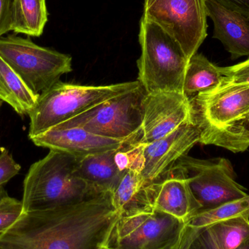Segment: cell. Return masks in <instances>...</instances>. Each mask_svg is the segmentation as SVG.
Returning <instances> with one entry per match:
<instances>
[{"label": "cell", "mask_w": 249, "mask_h": 249, "mask_svg": "<svg viewBox=\"0 0 249 249\" xmlns=\"http://www.w3.org/2000/svg\"><path fill=\"white\" fill-rule=\"evenodd\" d=\"M249 235V219L238 217L198 228H186L178 249H234Z\"/></svg>", "instance_id": "17"}, {"label": "cell", "mask_w": 249, "mask_h": 249, "mask_svg": "<svg viewBox=\"0 0 249 249\" xmlns=\"http://www.w3.org/2000/svg\"><path fill=\"white\" fill-rule=\"evenodd\" d=\"M146 93L140 86L55 127H81L98 136L137 143L140 139Z\"/></svg>", "instance_id": "8"}, {"label": "cell", "mask_w": 249, "mask_h": 249, "mask_svg": "<svg viewBox=\"0 0 249 249\" xmlns=\"http://www.w3.org/2000/svg\"><path fill=\"white\" fill-rule=\"evenodd\" d=\"M142 17L172 36L189 59L207 36L206 0H144Z\"/></svg>", "instance_id": "10"}, {"label": "cell", "mask_w": 249, "mask_h": 249, "mask_svg": "<svg viewBox=\"0 0 249 249\" xmlns=\"http://www.w3.org/2000/svg\"><path fill=\"white\" fill-rule=\"evenodd\" d=\"M130 151L125 144L118 149L79 158L74 174L101 193H112L131 167Z\"/></svg>", "instance_id": "16"}, {"label": "cell", "mask_w": 249, "mask_h": 249, "mask_svg": "<svg viewBox=\"0 0 249 249\" xmlns=\"http://www.w3.org/2000/svg\"><path fill=\"white\" fill-rule=\"evenodd\" d=\"M195 122L187 123L159 140L130 144L132 168L139 170L146 186L165 178L177 161L200 142Z\"/></svg>", "instance_id": "11"}, {"label": "cell", "mask_w": 249, "mask_h": 249, "mask_svg": "<svg viewBox=\"0 0 249 249\" xmlns=\"http://www.w3.org/2000/svg\"><path fill=\"white\" fill-rule=\"evenodd\" d=\"M234 249H249V235Z\"/></svg>", "instance_id": "28"}, {"label": "cell", "mask_w": 249, "mask_h": 249, "mask_svg": "<svg viewBox=\"0 0 249 249\" xmlns=\"http://www.w3.org/2000/svg\"><path fill=\"white\" fill-rule=\"evenodd\" d=\"M246 217L249 219V195L212 209L200 210L185 223L186 228L198 229L218 222Z\"/></svg>", "instance_id": "22"}, {"label": "cell", "mask_w": 249, "mask_h": 249, "mask_svg": "<svg viewBox=\"0 0 249 249\" xmlns=\"http://www.w3.org/2000/svg\"><path fill=\"white\" fill-rule=\"evenodd\" d=\"M174 168L181 171L201 210L212 209L248 196L245 187L236 179L232 162L225 158L199 159L181 157Z\"/></svg>", "instance_id": "9"}, {"label": "cell", "mask_w": 249, "mask_h": 249, "mask_svg": "<svg viewBox=\"0 0 249 249\" xmlns=\"http://www.w3.org/2000/svg\"><path fill=\"white\" fill-rule=\"evenodd\" d=\"M206 6L213 37L222 42L231 59L249 57V12L222 0H206Z\"/></svg>", "instance_id": "13"}, {"label": "cell", "mask_w": 249, "mask_h": 249, "mask_svg": "<svg viewBox=\"0 0 249 249\" xmlns=\"http://www.w3.org/2000/svg\"><path fill=\"white\" fill-rule=\"evenodd\" d=\"M0 106H1V102H0Z\"/></svg>", "instance_id": "31"}, {"label": "cell", "mask_w": 249, "mask_h": 249, "mask_svg": "<svg viewBox=\"0 0 249 249\" xmlns=\"http://www.w3.org/2000/svg\"><path fill=\"white\" fill-rule=\"evenodd\" d=\"M139 39L142 53L137 61L138 81L146 93H183L190 59L179 44L156 23L143 17Z\"/></svg>", "instance_id": "5"}, {"label": "cell", "mask_w": 249, "mask_h": 249, "mask_svg": "<svg viewBox=\"0 0 249 249\" xmlns=\"http://www.w3.org/2000/svg\"><path fill=\"white\" fill-rule=\"evenodd\" d=\"M222 80L249 86V57L246 61L229 67H219Z\"/></svg>", "instance_id": "24"}, {"label": "cell", "mask_w": 249, "mask_h": 249, "mask_svg": "<svg viewBox=\"0 0 249 249\" xmlns=\"http://www.w3.org/2000/svg\"><path fill=\"white\" fill-rule=\"evenodd\" d=\"M219 67L203 54L196 53L189 60L183 93L189 99L217 86L222 80Z\"/></svg>", "instance_id": "21"}, {"label": "cell", "mask_w": 249, "mask_h": 249, "mask_svg": "<svg viewBox=\"0 0 249 249\" xmlns=\"http://www.w3.org/2000/svg\"><path fill=\"white\" fill-rule=\"evenodd\" d=\"M185 223L150 206L124 212L107 246L110 249H178Z\"/></svg>", "instance_id": "7"}, {"label": "cell", "mask_w": 249, "mask_h": 249, "mask_svg": "<svg viewBox=\"0 0 249 249\" xmlns=\"http://www.w3.org/2000/svg\"><path fill=\"white\" fill-rule=\"evenodd\" d=\"M20 170L19 164L15 161L8 151L2 149L0 153V187L17 175Z\"/></svg>", "instance_id": "25"}, {"label": "cell", "mask_w": 249, "mask_h": 249, "mask_svg": "<svg viewBox=\"0 0 249 249\" xmlns=\"http://www.w3.org/2000/svg\"><path fill=\"white\" fill-rule=\"evenodd\" d=\"M140 86L138 80L100 86L58 82L39 95L36 104L28 114L30 118L29 139Z\"/></svg>", "instance_id": "4"}, {"label": "cell", "mask_w": 249, "mask_h": 249, "mask_svg": "<svg viewBox=\"0 0 249 249\" xmlns=\"http://www.w3.org/2000/svg\"><path fill=\"white\" fill-rule=\"evenodd\" d=\"M8 104L18 115H28L37 101L34 93L20 76L0 57V99Z\"/></svg>", "instance_id": "18"}, {"label": "cell", "mask_w": 249, "mask_h": 249, "mask_svg": "<svg viewBox=\"0 0 249 249\" xmlns=\"http://www.w3.org/2000/svg\"><path fill=\"white\" fill-rule=\"evenodd\" d=\"M148 190L151 208L184 223L201 210L188 180L177 168H173L165 178L149 186Z\"/></svg>", "instance_id": "14"}, {"label": "cell", "mask_w": 249, "mask_h": 249, "mask_svg": "<svg viewBox=\"0 0 249 249\" xmlns=\"http://www.w3.org/2000/svg\"><path fill=\"white\" fill-rule=\"evenodd\" d=\"M247 124H248V125L249 127V111L248 114H247Z\"/></svg>", "instance_id": "30"}, {"label": "cell", "mask_w": 249, "mask_h": 249, "mask_svg": "<svg viewBox=\"0 0 249 249\" xmlns=\"http://www.w3.org/2000/svg\"><path fill=\"white\" fill-rule=\"evenodd\" d=\"M23 212L21 200L4 196L0 199V234L10 228Z\"/></svg>", "instance_id": "23"}, {"label": "cell", "mask_w": 249, "mask_h": 249, "mask_svg": "<svg viewBox=\"0 0 249 249\" xmlns=\"http://www.w3.org/2000/svg\"><path fill=\"white\" fill-rule=\"evenodd\" d=\"M120 216L110 193L26 212L0 234V249H100Z\"/></svg>", "instance_id": "1"}, {"label": "cell", "mask_w": 249, "mask_h": 249, "mask_svg": "<svg viewBox=\"0 0 249 249\" xmlns=\"http://www.w3.org/2000/svg\"><path fill=\"white\" fill-rule=\"evenodd\" d=\"M36 146L85 158L120 149L126 142L93 134L81 127H53L31 139Z\"/></svg>", "instance_id": "15"}, {"label": "cell", "mask_w": 249, "mask_h": 249, "mask_svg": "<svg viewBox=\"0 0 249 249\" xmlns=\"http://www.w3.org/2000/svg\"><path fill=\"white\" fill-rule=\"evenodd\" d=\"M46 0H13L12 31L29 36H40L48 22Z\"/></svg>", "instance_id": "20"}, {"label": "cell", "mask_w": 249, "mask_h": 249, "mask_svg": "<svg viewBox=\"0 0 249 249\" xmlns=\"http://www.w3.org/2000/svg\"><path fill=\"white\" fill-rule=\"evenodd\" d=\"M228 4H232L241 10L249 12V0H222Z\"/></svg>", "instance_id": "27"}, {"label": "cell", "mask_w": 249, "mask_h": 249, "mask_svg": "<svg viewBox=\"0 0 249 249\" xmlns=\"http://www.w3.org/2000/svg\"><path fill=\"white\" fill-rule=\"evenodd\" d=\"M13 0H0V37L12 31Z\"/></svg>", "instance_id": "26"}, {"label": "cell", "mask_w": 249, "mask_h": 249, "mask_svg": "<svg viewBox=\"0 0 249 249\" xmlns=\"http://www.w3.org/2000/svg\"><path fill=\"white\" fill-rule=\"evenodd\" d=\"M193 120L203 145H213L234 153L249 147V86L221 80L190 99Z\"/></svg>", "instance_id": "2"}, {"label": "cell", "mask_w": 249, "mask_h": 249, "mask_svg": "<svg viewBox=\"0 0 249 249\" xmlns=\"http://www.w3.org/2000/svg\"><path fill=\"white\" fill-rule=\"evenodd\" d=\"M100 249H109V247L107 246V244H105V245L102 246V247H101Z\"/></svg>", "instance_id": "29"}, {"label": "cell", "mask_w": 249, "mask_h": 249, "mask_svg": "<svg viewBox=\"0 0 249 249\" xmlns=\"http://www.w3.org/2000/svg\"><path fill=\"white\" fill-rule=\"evenodd\" d=\"M194 122L190 99L183 93L162 91L146 93L143 101V123L137 143L159 140L187 123Z\"/></svg>", "instance_id": "12"}, {"label": "cell", "mask_w": 249, "mask_h": 249, "mask_svg": "<svg viewBox=\"0 0 249 249\" xmlns=\"http://www.w3.org/2000/svg\"><path fill=\"white\" fill-rule=\"evenodd\" d=\"M0 57L39 95L72 71V58L67 54L39 46L29 37L16 35L0 37Z\"/></svg>", "instance_id": "6"}, {"label": "cell", "mask_w": 249, "mask_h": 249, "mask_svg": "<svg viewBox=\"0 0 249 249\" xmlns=\"http://www.w3.org/2000/svg\"><path fill=\"white\" fill-rule=\"evenodd\" d=\"M79 158L50 150L32 164L23 181V212L71 204L101 194L74 174Z\"/></svg>", "instance_id": "3"}, {"label": "cell", "mask_w": 249, "mask_h": 249, "mask_svg": "<svg viewBox=\"0 0 249 249\" xmlns=\"http://www.w3.org/2000/svg\"><path fill=\"white\" fill-rule=\"evenodd\" d=\"M148 188L139 170L128 168L111 193L114 207L122 214L130 209L150 206Z\"/></svg>", "instance_id": "19"}]
</instances>
